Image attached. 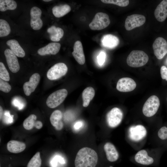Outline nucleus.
Wrapping results in <instances>:
<instances>
[{
    "mask_svg": "<svg viewBox=\"0 0 167 167\" xmlns=\"http://www.w3.org/2000/svg\"><path fill=\"white\" fill-rule=\"evenodd\" d=\"M154 14L156 20L159 22L164 21L167 17V0L162 1L155 10Z\"/></svg>",
    "mask_w": 167,
    "mask_h": 167,
    "instance_id": "f3484780",
    "label": "nucleus"
},
{
    "mask_svg": "<svg viewBox=\"0 0 167 167\" xmlns=\"http://www.w3.org/2000/svg\"><path fill=\"white\" fill-rule=\"evenodd\" d=\"M47 32L50 34V40L54 41H58L63 37L64 31L63 29L54 26H52L47 30Z\"/></svg>",
    "mask_w": 167,
    "mask_h": 167,
    "instance_id": "5701e85b",
    "label": "nucleus"
},
{
    "mask_svg": "<svg viewBox=\"0 0 167 167\" xmlns=\"http://www.w3.org/2000/svg\"><path fill=\"white\" fill-rule=\"evenodd\" d=\"M43 1L45 2H48L51 1L52 0H43Z\"/></svg>",
    "mask_w": 167,
    "mask_h": 167,
    "instance_id": "79ce46f5",
    "label": "nucleus"
},
{
    "mask_svg": "<svg viewBox=\"0 0 167 167\" xmlns=\"http://www.w3.org/2000/svg\"><path fill=\"white\" fill-rule=\"evenodd\" d=\"M98 159V155L93 149L84 147L80 149L75 161V167H95Z\"/></svg>",
    "mask_w": 167,
    "mask_h": 167,
    "instance_id": "f257e3e1",
    "label": "nucleus"
},
{
    "mask_svg": "<svg viewBox=\"0 0 167 167\" xmlns=\"http://www.w3.org/2000/svg\"><path fill=\"white\" fill-rule=\"evenodd\" d=\"M84 125V122L83 121H78L74 124L73 128L75 131H78L82 128Z\"/></svg>",
    "mask_w": 167,
    "mask_h": 167,
    "instance_id": "58836bf2",
    "label": "nucleus"
},
{
    "mask_svg": "<svg viewBox=\"0 0 167 167\" xmlns=\"http://www.w3.org/2000/svg\"><path fill=\"white\" fill-rule=\"evenodd\" d=\"M52 10L53 13L55 17L60 18L68 13L71 10V8L67 4H62L54 6Z\"/></svg>",
    "mask_w": 167,
    "mask_h": 167,
    "instance_id": "393cba45",
    "label": "nucleus"
},
{
    "mask_svg": "<svg viewBox=\"0 0 167 167\" xmlns=\"http://www.w3.org/2000/svg\"><path fill=\"white\" fill-rule=\"evenodd\" d=\"M95 94V90L92 87H88L83 90L82 97L83 101V105L84 107H86L88 106L90 101L93 98Z\"/></svg>",
    "mask_w": 167,
    "mask_h": 167,
    "instance_id": "b1692460",
    "label": "nucleus"
},
{
    "mask_svg": "<svg viewBox=\"0 0 167 167\" xmlns=\"http://www.w3.org/2000/svg\"><path fill=\"white\" fill-rule=\"evenodd\" d=\"M101 1L105 3L113 4L121 7L128 6L129 2L128 0H101Z\"/></svg>",
    "mask_w": 167,
    "mask_h": 167,
    "instance_id": "7c9ffc66",
    "label": "nucleus"
},
{
    "mask_svg": "<svg viewBox=\"0 0 167 167\" xmlns=\"http://www.w3.org/2000/svg\"><path fill=\"white\" fill-rule=\"evenodd\" d=\"M3 114V110L1 106H0V120L1 119L2 116Z\"/></svg>",
    "mask_w": 167,
    "mask_h": 167,
    "instance_id": "a19ab883",
    "label": "nucleus"
},
{
    "mask_svg": "<svg viewBox=\"0 0 167 167\" xmlns=\"http://www.w3.org/2000/svg\"><path fill=\"white\" fill-rule=\"evenodd\" d=\"M148 57L142 50L132 51L128 55L126 62L128 66L134 67H138L144 66L148 62Z\"/></svg>",
    "mask_w": 167,
    "mask_h": 167,
    "instance_id": "f03ea898",
    "label": "nucleus"
},
{
    "mask_svg": "<svg viewBox=\"0 0 167 167\" xmlns=\"http://www.w3.org/2000/svg\"><path fill=\"white\" fill-rule=\"evenodd\" d=\"M68 68L64 63H57L52 66L47 73L48 78L50 80L57 79L64 75L66 73Z\"/></svg>",
    "mask_w": 167,
    "mask_h": 167,
    "instance_id": "423d86ee",
    "label": "nucleus"
},
{
    "mask_svg": "<svg viewBox=\"0 0 167 167\" xmlns=\"http://www.w3.org/2000/svg\"><path fill=\"white\" fill-rule=\"evenodd\" d=\"M146 18L142 15L134 14L127 16L125 23V27L127 31L140 27L145 23Z\"/></svg>",
    "mask_w": 167,
    "mask_h": 167,
    "instance_id": "1a4fd4ad",
    "label": "nucleus"
},
{
    "mask_svg": "<svg viewBox=\"0 0 167 167\" xmlns=\"http://www.w3.org/2000/svg\"><path fill=\"white\" fill-rule=\"evenodd\" d=\"M40 79V76L38 73L33 74L30 77L29 81L25 82L23 86L25 95L30 96L34 92L38 85Z\"/></svg>",
    "mask_w": 167,
    "mask_h": 167,
    "instance_id": "4468645a",
    "label": "nucleus"
},
{
    "mask_svg": "<svg viewBox=\"0 0 167 167\" xmlns=\"http://www.w3.org/2000/svg\"><path fill=\"white\" fill-rule=\"evenodd\" d=\"M0 78L6 81H9L10 78L9 73L3 63L0 62Z\"/></svg>",
    "mask_w": 167,
    "mask_h": 167,
    "instance_id": "2f4dec72",
    "label": "nucleus"
},
{
    "mask_svg": "<svg viewBox=\"0 0 167 167\" xmlns=\"http://www.w3.org/2000/svg\"></svg>",
    "mask_w": 167,
    "mask_h": 167,
    "instance_id": "37998d69",
    "label": "nucleus"
},
{
    "mask_svg": "<svg viewBox=\"0 0 167 167\" xmlns=\"http://www.w3.org/2000/svg\"><path fill=\"white\" fill-rule=\"evenodd\" d=\"M152 48L157 58L162 59L167 54V41L163 37H157L153 44Z\"/></svg>",
    "mask_w": 167,
    "mask_h": 167,
    "instance_id": "6e6552de",
    "label": "nucleus"
},
{
    "mask_svg": "<svg viewBox=\"0 0 167 167\" xmlns=\"http://www.w3.org/2000/svg\"><path fill=\"white\" fill-rule=\"evenodd\" d=\"M17 6V3L14 0H0V11H5L7 10H14L16 9Z\"/></svg>",
    "mask_w": 167,
    "mask_h": 167,
    "instance_id": "a878e982",
    "label": "nucleus"
},
{
    "mask_svg": "<svg viewBox=\"0 0 167 167\" xmlns=\"http://www.w3.org/2000/svg\"><path fill=\"white\" fill-rule=\"evenodd\" d=\"M158 135L162 140L167 139V127L165 126L161 127L158 131Z\"/></svg>",
    "mask_w": 167,
    "mask_h": 167,
    "instance_id": "f704fd0d",
    "label": "nucleus"
},
{
    "mask_svg": "<svg viewBox=\"0 0 167 167\" xmlns=\"http://www.w3.org/2000/svg\"><path fill=\"white\" fill-rule=\"evenodd\" d=\"M41 165L40 152H37L28 162L27 167H41Z\"/></svg>",
    "mask_w": 167,
    "mask_h": 167,
    "instance_id": "c756f323",
    "label": "nucleus"
},
{
    "mask_svg": "<svg viewBox=\"0 0 167 167\" xmlns=\"http://www.w3.org/2000/svg\"><path fill=\"white\" fill-rule=\"evenodd\" d=\"M61 44L58 43L51 42L45 46L39 49L37 51L38 54L41 56L47 54L55 55L59 51Z\"/></svg>",
    "mask_w": 167,
    "mask_h": 167,
    "instance_id": "dca6fc26",
    "label": "nucleus"
},
{
    "mask_svg": "<svg viewBox=\"0 0 167 167\" xmlns=\"http://www.w3.org/2000/svg\"><path fill=\"white\" fill-rule=\"evenodd\" d=\"M13 115L10 114L9 111H6L3 113L2 118H3V122L6 124H10L13 122Z\"/></svg>",
    "mask_w": 167,
    "mask_h": 167,
    "instance_id": "72a5a7b5",
    "label": "nucleus"
},
{
    "mask_svg": "<svg viewBox=\"0 0 167 167\" xmlns=\"http://www.w3.org/2000/svg\"><path fill=\"white\" fill-rule=\"evenodd\" d=\"M43 126L42 122L39 121H36V122L35 127L37 129H41Z\"/></svg>",
    "mask_w": 167,
    "mask_h": 167,
    "instance_id": "ea45409f",
    "label": "nucleus"
},
{
    "mask_svg": "<svg viewBox=\"0 0 167 167\" xmlns=\"http://www.w3.org/2000/svg\"><path fill=\"white\" fill-rule=\"evenodd\" d=\"M6 44L17 56L21 58L25 56V52L17 40L15 39L10 40L6 42Z\"/></svg>",
    "mask_w": 167,
    "mask_h": 167,
    "instance_id": "4be33fe9",
    "label": "nucleus"
},
{
    "mask_svg": "<svg viewBox=\"0 0 167 167\" xmlns=\"http://www.w3.org/2000/svg\"><path fill=\"white\" fill-rule=\"evenodd\" d=\"M160 73L162 79L167 81V68L165 66H163L161 67Z\"/></svg>",
    "mask_w": 167,
    "mask_h": 167,
    "instance_id": "e433bc0d",
    "label": "nucleus"
},
{
    "mask_svg": "<svg viewBox=\"0 0 167 167\" xmlns=\"http://www.w3.org/2000/svg\"><path fill=\"white\" fill-rule=\"evenodd\" d=\"M135 161L138 163L144 165H149L152 164L153 159L148 155L146 150L143 149L139 151L135 157Z\"/></svg>",
    "mask_w": 167,
    "mask_h": 167,
    "instance_id": "aec40b11",
    "label": "nucleus"
},
{
    "mask_svg": "<svg viewBox=\"0 0 167 167\" xmlns=\"http://www.w3.org/2000/svg\"><path fill=\"white\" fill-rule=\"evenodd\" d=\"M41 9L36 6H33L31 9L30 25L34 30H39L42 27L43 22L41 18Z\"/></svg>",
    "mask_w": 167,
    "mask_h": 167,
    "instance_id": "9b49d317",
    "label": "nucleus"
},
{
    "mask_svg": "<svg viewBox=\"0 0 167 167\" xmlns=\"http://www.w3.org/2000/svg\"><path fill=\"white\" fill-rule=\"evenodd\" d=\"M11 31V28L8 22L5 20L0 19V37L8 35Z\"/></svg>",
    "mask_w": 167,
    "mask_h": 167,
    "instance_id": "c85d7f7f",
    "label": "nucleus"
},
{
    "mask_svg": "<svg viewBox=\"0 0 167 167\" xmlns=\"http://www.w3.org/2000/svg\"><path fill=\"white\" fill-rule=\"evenodd\" d=\"M11 89V87L6 81L0 79V90L5 93L9 92Z\"/></svg>",
    "mask_w": 167,
    "mask_h": 167,
    "instance_id": "473e14b6",
    "label": "nucleus"
},
{
    "mask_svg": "<svg viewBox=\"0 0 167 167\" xmlns=\"http://www.w3.org/2000/svg\"><path fill=\"white\" fill-rule=\"evenodd\" d=\"M105 58V54L104 52H101L97 56V61L100 65H102L104 63Z\"/></svg>",
    "mask_w": 167,
    "mask_h": 167,
    "instance_id": "4c0bfd02",
    "label": "nucleus"
},
{
    "mask_svg": "<svg viewBox=\"0 0 167 167\" xmlns=\"http://www.w3.org/2000/svg\"><path fill=\"white\" fill-rule=\"evenodd\" d=\"M72 54L75 60L79 64L83 65L85 62V59L82 44L80 41H76L74 45Z\"/></svg>",
    "mask_w": 167,
    "mask_h": 167,
    "instance_id": "2eb2a0df",
    "label": "nucleus"
},
{
    "mask_svg": "<svg viewBox=\"0 0 167 167\" xmlns=\"http://www.w3.org/2000/svg\"><path fill=\"white\" fill-rule=\"evenodd\" d=\"M136 86V83L133 79L130 78L124 77L118 80L116 88L121 92H128L133 90Z\"/></svg>",
    "mask_w": 167,
    "mask_h": 167,
    "instance_id": "f8f14e48",
    "label": "nucleus"
},
{
    "mask_svg": "<svg viewBox=\"0 0 167 167\" xmlns=\"http://www.w3.org/2000/svg\"><path fill=\"white\" fill-rule=\"evenodd\" d=\"M62 117V113L60 111L56 110L54 111L50 118V121L52 125L56 127L61 122Z\"/></svg>",
    "mask_w": 167,
    "mask_h": 167,
    "instance_id": "cd10ccee",
    "label": "nucleus"
},
{
    "mask_svg": "<svg viewBox=\"0 0 167 167\" xmlns=\"http://www.w3.org/2000/svg\"><path fill=\"white\" fill-rule=\"evenodd\" d=\"M104 149L108 161L111 162H114L118 158V153L115 146L112 143L110 142L106 143L104 146Z\"/></svg>",
    "mask_w": 167,
    "mask_h": 167,
    "instance_id": "a211bd4d",
    "label": "nucleus"
},
{
    "mask_svg": "<svg viewBox=\"0 0 167 167\" xmlns=\"http://www.w3.org/2000/svg\"><path fill=\"white\" fill-rule=\"evenodd\" d=\"M146 134L145 128L142 125L132 126L129 129V137L131 140L135 142H138L143 139Z\"/></svg>",
    "mask_w": 167,
    "mask_h": 167,
    "instance_id": "9d476101",
    "label": "nucleus"
},
{
    "mask_svg": "<svg viewBox=\"0 0 167 167\" xmlns=\"http://www.w3.org/2000/svg\"><path fill=\"white\" fill-rule=\"evenodd\" d=\"M26 147L25 143L23 142L15 140H11L7 144L6 147L10 152L18 153L24 151Z\"/></svg>",
    "mask_w": 167,
    "mask_h": 167,
    "instance_id": "412c9836",
    "label": "nucleus"
},
{
    "mask_svg": "<svg viewBox=\"0 0 167 167\" xmlns=\"http://www.w3.org/2000/svg\"><path fill=\"white\" fill-rule=\"evenodd\" d=\"M110 23L108 15L105 13L99 12L96 14L89 26L92 30H100L107 27Z\"/></svg>",
    "mask_w": 167,
    "mask_h": 167,
    "instance_id": "7ed1b4c3",
    "label": "nucleus"
},
{
    "mask_svg": "<svg viewBox=\"0 0 167 167\" xmlns=\"http://www.w3.org/2000/svg\"><path fill=\"white\" fill-rule=\"evenodd\" d=\"M12 103L14 106L17 107L19 110L23 109L24 106V103L23 100L18 97L15 98L13 99Z\"/></svg>",
    "mask_w": 167,
    "mask_h": 167,
    "instance_id": "c9c22d12",
    "label": "nucleus"
},
{
    "mask_svg": "<svg viewBox=\"0 0 167 167\" xmlns=\"http://www.w3.org/2000/svg\"><path fill=\"white\" fill-rule=\"evenodd\" d=\"M68 94L65 89L57 90L51 93L48 97L46 104L51 108H54L61 104L65 100Z\"/></svg>",
    "mask_w": 167,
    "mask_h": 167,
    "instance_id": "39448f33",
    "label": "nucleus"
},
{
    "mask_svg": "<svg viewBox=\"0 0 167 167\" xmlns=\"http://www.w3.org/2000/svg\"><path fill=\"white\" fill-rule=\"evenodd\" d=\"M101 42L103 47L108 49H113L118 45L119 41L117 36L111 34H107L102 36Z\"/></svg>",
    "mask_w": 167,
    "mask_h": 167,
    "instance_id": "6ab92c4d",
    "label": "nucleus"
},
{
    "mask_svg": "<svg viewBox=\"0 0 167 167\" xmlns=\"http://www.w3.org/2000/svg\"><path fill=\"white\" fill-rule=\"evenodd\" d=\"M36 116L32 114L26 118L23 123V127L27 130H30L35 126L36 121Z\"/></svg>",
    "mask_w": 167,
    "mask_h": 167,
    "instance_id": "bb28decb",
    "label": "nucleus"
},
{
    "mask_svg": "<svg viewBox=\"0 0 167 167\" xmlns=\"http://www.w3.org/2000/svg\"><path fill=\"white\" fill-rule=\"evenodd\" d=\"M159 98L156 95L149 97L144 103L142 109L143 114L146 117H150L157 112L160 105Z\"/></svg>",
    "mask_w": 167,
    "mask_h": 167,
    "instance_id": "20e7f679",
    "label": "nucleus"
},
{
    "mask_svg": "<svg viewBox=\"0 0 167 167\" xmlns=\"http://www.w3.org/2000/svg\"><path fill=\"white\" fill-rule=\"evenodd\" d=\"M4 53L10 70L14 73L17 72L19 70L20 66L17 56L9 49H6Z\"/></svg>",
    "mask_w": 167,
    "mask_h": 167,
    "instance_id": "ddd939ff",
    "label": "nucleus"
},
{
    "mask_svg": "<svg viewBox=\"0 0 167 167\" xmlns=\"http://www.w3.org/2000/svg\"><path fill=\"white\" fill-rule=\"evenodd\" d=\"M123 117V112L119 108L117 107L113 108L107 114L108 125L111 128L116 127L120 123Z\"/></svg>",
    "mask_w": 167,
    "mask_h": 167,
    "instance_id": "0eeeda50",
    "label": "nucleus"
}]
</instances>
